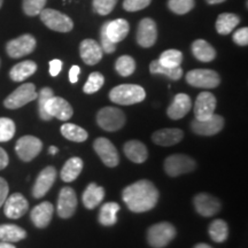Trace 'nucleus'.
<instances>
[{"label":"nucleus","instance_id":"f257e3e1","mask_svg":"<svg viewBox=\"0 0 248 248\" xmlns=\"http://www.w3.org/2000/svg\"><path fill=\"white\" fill-rule=\"evenodd\" d=\"M159 195L153 183L141 179L124 188L122 199L131 212L139 214L153 209L159 201Z\"/></svg>","mask_w":248,"mask_h":248},{"label":"nucleus","instance_id":"f03ea898","mask_svg":"<svg viewBox=\"0 0 248 248\" xmlns=\"http://www.w3.org/2000/svg\"><path fill=\"white\" fill-rule=\"evenodd\" d=\"M146 97V92L137 84H121L111 89L109 99L114 104L130 106V105L139 104Z\"/></svg>","mask_w":248,"mask_h":248},{"label":"nucleus","instance_id":"7ed1b4c3","mask_svg":"<svg viewBox=\"0 0 248 248\" xmlns=\"http://www.w3.org/2000/svg\"><path fill=\"white\" fill-rule=\"evenodd\" d=\"M176 228L171 223L161 222L152 225L147 231V241L153 248H163L176 237Z\"/></svg>","mask_w":248,"mask_h":248},{"label":"nucleus","instance_id":"20e7f679","mask_svg":"<svg viewBox=\"0 0 248 248\" xmlns=\"http://www.w3.org/2000/svg\"><path fill=\"white\" fill-rule=\"evenodd\" d=\"M97 123L105 131H119L125 124V114L119 108L104 107L97 114Z\"/></svg>","mask_w":248,"mask_h":248},{"label":"nucleus","instance_id":"39448f33","mask_svg":"<svg viewBox=\"0 0 248 248\" xmlns=\"http://www.w3.org/2000/svg\"><path fill=\"white\" fill-rule=\"evenodd\" d=\"M40 20L48 29L58 31V32H69L73 30L74 23L69 16L61 13L57 9L44 8L39 13Z\"/></svg>","mask_w":248,"mask_h":248},{"label":"nucleus","instance_id":"423d86ee","mask_svg":"<svg viewBox=\"0 0 248 248\" xmlns=\"http://www.w3.org/2000/svg\"><path fill=\"white\" fill-rule=\"evenodd\" d=\"M38 97L36 92V86L32 83H26L11 93L4 100V106L8 109H17L26 106L27 104L33 101Z\"/></svg>","mask_w":248,"mask_h":248},{"label":"nucleus","instance_id":"0eeeda50","mask_svg":"<svg viewBox=\"0 0 248 248\" xmlns=\"http://www.w3.org/2000/svg\"><path fill=\"white\" fill-rule=\"evenodd\" d=\"M197 168V162L185 154L170 155L164 161V170L170 177H178L183 173H188Z\"/></svg>","mask_w":248,"mask_h":248},{"label":"nucleus","instance_id":"6e6552de","mask_svg":"<svg viewBox=\"0 0 248 248\" xmlns=\"http://www.w3.org/2000/svg\"><path fill=\"white\" fill-rule=\"evenodd\" d=\"M186 82L193 88L215 89L221 83L216 71L210 69H194L186 74Z\"/></svg>","mask_w":248,"mask_h":248},{"label":"nucleus","instance_id":"1a4fd4ad","mask_svg":"<svg viewBox=\"0 0 248 248\" xmlns=\"http://www.w3.org/2000/svg\"><path fill=\"white\" fill-rule=\"evenodd\" d=\"M43 148V142L40 139L33 136H23L16 141L15 152L17 156L24 162L32 161L40 153Z\"/></svg>","mask_w":248,"mask_h":248},{"label":"nucleus","instance_id":"9d476101","mask_svg":"<svg viewBox=\"0 0 248 248\" xmlns=\"http://www.w3.org/2000/svg\"><path fill=\"white\" fill-rule=\"evenodd\" d=\"M36 39L31 35H22L9 40L6 45V52L11 58L18 59L32 53L36 48Z\"/></svg>","mask_w":248,"mask_h":248},{"label":"nucleus","instance_id":"9b49d317","mask_svg":"<svg viewBox=\"0 0 248 248\" xmlns=\"http://www.w3.org/2000/svg\"><path fill=\"white\" fill-rule=\"evenodd\" d=\"M93 148L99 155L102 162L109 168H114L120 163V155L117 153L116 147L109 139L100 137L93 142Z\"/></svg>","mask_w":248,"mask_h":248},{"label":"nucleus","instance_id":"f8f14e48","mask_svg":"<svg viewBox=\"0 0 248 248\" xmlns=\"http://www.w3.org/2000/svg\"><path fill=\"white\" fill-rule=\"evenodd\" d=\"M224 122L225 121L221 115L214 114L207 120L194 119L191 123V129L195 135L214 136L222 131Z\"/></svg>","mask_w":248,"mask_h":248},{"label":"nucleus","instance_id":"ddd939ff","mask_svg":"<svg viewBox=\"0 0 248 248\" xmlns=\"http://www.w3.org/2000/svg\"><path fill=\"white\" fill-rule=\"evenodd\" d=\"M77 208V197L75 191L69 186L61 188L58 198V215L61 218H69Z\"/></svg>","mask_w":248,"mask_h":248},{"label":"nucleus","instance_id":"4468645a","mask_svg":"<svg viewBox=\"0 0 248 248\" xmlns=\"http://www.w3.org/2000/svg\"><path fill=\"white\" fill-rule=\"evenodd\" d=\"M45 109L51 117H55L60 121H64V122L69 121L74 114L73 107L69 102L66 99L55 97V95L48 99L45 105Z\"/></svg>","mask_w":248,"mask_h":248},{"label":"nucleus","instance_id":"2eb2a0df","mask_svg":"<svg viewBox=\"0 0 248 248\" xmlns=\"http://www.w3.org/2000/svg\"><path fill=\"white\" fill-rule=\"evenodd\" d=\"M157 39L156 23L150 17H145L139 22L137 29V43L141 47L148 48L155 44Z\"/></svg>","mask_w":248,"mask_h":248},{"label":"nucleus","instance_id":"dca6fc26","mask_svg":"<svg viewBox=\"0 0 248 248\" xmlns=\"http://www.w3.org/2000/svg\"><path fill=\"white\" fill-rule=\"evenodd\" d=\"M55 178H57V169L54 167H46L39 172L38 177H37L35 185L32 187V195L36 199H40L47 192L51 190L53 186Z\"/></svg>","mask_w":248,"mask_h":248},{"label":"nucleus","instance_id":"f3484780","mask_svg":"<svg viewBox=\"0 0 248 248\" xmlns=\"http://www.w3.org/2000/svg\"><path fill=\"white\" fill-rule=\"evenodd\" d=\"M216 98L210 92H201L194 104V115L197 120H207L215 114Z\"/></svg>","mask_w":248,"mask_h":248},{"label":"nucleus","instance_id":"a211bd4d","mask_svg":"<svg viewBox=\"0 0 248 248\" xmlns=\"http://www.w3.org/2000/svg\"><path fill=\"white\" fill-rule=\"evenodd\" d=\"M29 209V202L21 193H14L7 197L4 202L5 215L11 219L22 217Z\"/></svg>","mask_w":248,"mask_h":248},{"label":"nucleus","instance_id":"6ab92c4d","mask_svg":"<svg viewBox=\"0 0 248 248\" xmlns=\"http://www.w3.org/2000/svg\"><path fill=\"white\" fill-rule=\"evenodd\" d=\"M194 208L199 215L210 217L217 214L221 209V202L218 199L208 193H199L194 197Z\"/></svg>","mask_w":248,"mask_h":248},{"label":"nucleus","instance_id":"aec40b11","mask_svg":"<svg viewBox=\"0 0 248 248\" xmlns=\"http://www.w3.org/2000/svg\"><path fill=\"white\" fill-rule=\"evenodd\" d=\"M79 53L84 63L89 64V66H94L98 62H100L104 51H102L101 46L94 39L89 38L84 39L80 43Z\"/></svg>","mask_w":248,"mask_h":248},{"label":"nucleus","instance_id":"412c9836","mask_svg":"<svg viewBox=\"0 0 248 248\" xmlns=\"http://www.w3.org/2000/svg\"><path fill=\"white\" fill-rule=\"evenodd\" d=\"M53 204L48 202V201H44V202L37 204L35 208L31 210L30 218L37 228L44 229L51 223L52 217H53Z\"/></svg>","mask_w":248,"mask_h":248},{"label":"nucleus","instance_id":"4be33fe9","mask_svg":"<svg viewBox=\"0 0 248 248\" xmlns=\"http://www.w3.org/2000/svg\"><path fill=\"white\" fill-rule=\"evenodd\" d=\"M192 108L191 98L185 93H178L173 98L172 104L167 109V115L171 120H181Z\"/></svg>","mask_w":248,"mask_h":248},{"label":"nucleus","instance_id":"5701e85b","mask_svg":"<svg viewBox=\"0 0 248 248\" xmlns=\"http://www.w3.org/2000/svg\"><path fill=\"white\" fill-rule=\"evenodd\" d=\"M183 137H184V132L181 129H161L152 135V140L160 146H172L182 141Z\"/></svg>","mask_w":248,"mask_h":248},{"label":"nucleus","instance_id":"b1692460","mask_svg":"<svg viewBox=\"0 0 248 248\" xmlns=\"http://www.w3.org/2000/svg\"><path fill=\"white\" fill-rule=\"evenodd\" d=\"M123 151L126 157L135 163H144L148 157L147 147L136 139L126 141L123 146Z\"/></svg>","mask_w":248,"mask_h":248},{"label":"nucleus","instance_id":"393cba45","mask_svg":"<svg viewBox=\"0 0 248 248\" xmlns=\"http://www.w3.org/2000/svg\"><path fill=\"white\" fill-rule=\"evenodd\" d=\"M130 31V26L128 21L124 20V18H117V20L114 21H107L106 26V32L108 38H109L111 42L117 43L122 42V40L128 36Z\"/></svg>","mask_w":248,"mask_h":248},{"label":"nucleus","instance_id":"a878e982","mask_svg":"<svg viewBox=\"0 0 248 248\" xmlns=\"http://www.w3.org/2000/svg\"><path fill=\"white\" fill-rule=\"evenodd\" d=\"M105 198V190L104 187L95 184V183H91L85 188L84 193L82 195L83 204L85 208L88 209H94L97 208L102 202Z\"/></svg>","mask_w":248,"mask_h":248},{"label":"nucleus","instance_id":"bb28decb","mask_svg":"<svg viewBox=\"0 0 248 248\" xmlns=\"http://www.w3.org/2000/svg\"><path fill=\"white\" fill-rule=\"evenodd\" d=\"M37 70V64L36 62L27 60L22 61L20 63L15 64L9 71V77L14 82H23L24 79L29 78L30 76H32Z\"/></svg>","mask_w":248,"mask_h":248},{"label":"nucleus","instance_id":"cd10ccee","mask_svg":"<svg viewBox=\"0 0 248 248\" xmlns=\"http://www.w3.org/2000/svg\"><path fill=\"white\" fill-rule=\"evenodd\" d=\"M83 161L80 157H71L64 163V166L62 167L61 172H60V177L63 182L66 183H70L74 182L75 179L78 177L79 173L82 172L83 170Z\"/></svg>","mask_w":248,"mask_h":248},{"label":"nucleus","instance_id":"c85d7f7f","mask_svg":"<svg viewBox=\"0 0 248 248\" xmlns=\"http://www.w3.org/2000/svg\"><path fill=\"white\" fill-rule=\"evenodd\" d=\"M192 53L194 58L201 62H210L216 58V51L208 42L198 39L192 44Z\"/></svg>","mask_w":248,"mask_h":248},{"label":"nucleus","instance_id":"c756f323","mask_svg":"<svg viewBox=\"0 0 248 248\" xmlns=\"http://www.w3.org/2000/svg\"><path fill=\"white\" fill-rule=\"evenodd\" d=\"M240 23V17L232 13H223L216 21V30L219 35H229Z\"/></svg>","mask_w":248,"mask_h":248},{"label":"nucleus","instance_id":"7c9ffc66","mask_svg":"<svg viewBox=\"0 0 248 248\" xmlns=\"http://www.w3.org/2000/svg\"><path fill=\"white\" fill-rule=\"evenodd\" d=\"M121 207L116 202H107L102 204L99 212V223L104 226L115 225L117 222V213L120 212Z\"/></svg>","mask_w":248,"mask_h":248},{"label":"nucleus","instance_id":"2f4dec72","mask_svg":"<svg viewBox=\"0 0 248 248\" xmlns=\"http://www.w3.org/2000/svg\"><path fill=\"white\" fill-rule=\"evenodd\" d=\"M27 237L26 230L14 224L0 225V240L6 243H17Z\"/></svg>","mask_w":248,"mask_h":248},{"label":"nucleus","instance_id":"473e14b6","mask_svg":"<svg viewBox=\"0 0 248 248\" xmlns=\"http://www.w3.org/2000/svg\"><path fill=\"white\" fill-rule=\"evenodd\" d=\"M60 130H61L62 136L70 141L83 142L85 141L89 137V133L86 130L73 123H64L63 125L61 126Z\"/></svg>","mask_w":248,"mask_h":248},{"label":"nucleus","instance_id":"72a5a7b5","mask_svg":"<svg viewBox=\"0 0 248 248\" xmlns=\"http://www.w3.org/2000/svg\"><path fill=\"white\" fill-rule=\"evenodd\" d=\"M208 232L213 241H215V243H224L228 239L229 235L228 224L223 219H215V221L210 223Z\"/></svg>","mask_w":248,"mask_h":248},{"label":"nucleus","instance_id":"f704fd0d","mask_svg":"<svg viewBox=\"0 0 248 248\" xmlns=\"http://www.w3.org/2000/svg\"><path fill=\"white\" fill-rule=\"evenodd\" d=\"M150 71L151 74H160V75L167 76L168 78L172 80L181 79V77L183 76V69L181 67H177V68L163 67L162 64H160V62L157 60H154L151 62Z\"/></svg>","mask_w":248,"mask_h":248},{"label":"nucleus","instance_id":"c9c22d12","mask_svg":"<svg viewBox=\"0 0 248 248\" xmlns=\"http://www.w3.org/2000/svg\"><path fill=\"white\" fill-rule=\"evenodd\" d=\"M160 64L167 68H177L181 67L183 61V53L178 49H167L160 55Z\"/></svg>","mask_w":248,"mask_h":248},{"label":"nucleus","instance_id":"e433bc0d","mask_svg":"<svg viewBox=\"0 0 248 248\" xmlns=\"http://www.w3.org/2000/svg\"><path fill=\"white\" fill-rule=\"evenodd\" d=\"M115 69L117 74L122 77L132 75L136 70V61L130 55H122L115 62Z\"/></svg>","mask_w":248,"mask_h":248},{"label":"nucleus","instance_id":"4c0bfd02","mask_svg":"<svg viewBox=\"0 0 248 248\" xmlns=\"http://www.w3.org/2000/svg\"><path fill=\"white\" fill-rule=\"evenodd\" d=\"M105 83V77L101 73H98V71H94V73L90 74L88 80H86L84 88H83V91H84L86 94H92V93H95L99 91L102 88Z\"/></svg>","mask_w":248,"mask_h":248},{"label":"nucleus","instance_id":"58836bf2","mask_svg":"<svg viewBox=\"0 0 248 248\" xmlns=\"http://www.w3.org/2000/svg\"><path fill=\"white\" fill-rule=\"evenodd\" d=\"M54 95L53 93V90L49 89V88H43L40 90L39 93H38V113H39V117L42 120L44 121H49L52 120V117L48 115L47 113H46V109H45V105L46 102L49 98H52Z\"/></svg>","mask_w":248,"mask_h":248},{"label":"nucleus","instance_id":"ea45409f","mask_svg":"<svg viewBox=\"0 0 248 248\" xmlns=\"http://www.w3.org/2000/svg\"><path fill=\"white\" fill-rule=\"evenodd\" d=\"M194 0H168V7L171 12L178 15H184L193 9Z\"/></svg>","mask_w":248,"mask_h":248},{"label":"nucleus","instance_id":"a19ab883","mask_svg":"<svg viewBox=\"0 0 248 248\" xmlns=\"http://www.w3.org/2000/svg\"><path fill=\"white\" fill-rule=\"evenodd\" d=\"M15 135V123L7 117H0V142L11 140Z\"/></svg>","mask_w":248,"mask_h":248},{"label":"nucleus","instance_id":"79ce46f5","mask_svg":"<svg viewBox=\"0 0 248 248\" xmlns=\"http://www.w3.org/2000/svg\"><path fill=\"white\" fill-rule=\"evenodd\" d=\"M47 0H23V12L28 16H36L45 8Z\"/></svg>","mask_w":248,"mask_h":248},{"label":"nucleus","instance_id":"37998d69","mask_svg":"<svg viewBox=\"0 0 248 248\" xmlns=\"http://www.w3.org/2000/svg\"><path fill=\"white\" fill-rule=\"evenodd\" d=\"M117 4V0H93V9L100 15H108L111 13Z\"/></svg>","mask_w":248,"mask_h":248},{"label":"nucleus","instance_id":"c03bdc74","mask_svg":"<svg viewBox=\"0 0 248 248\" xmlns=\"http://www.w3.org/2000/svg\"><path fill=\"white\" fill-rule=\"evenodd\" d=\"M106 26H107V22L102 24V27H101V30H100L101 45L100 46H101L102 51L106 52V53H108V54H110V53H114V52L116 51V44L108 38L107 32H106Z\"/></svg>","mask_w":248,"mask_h":248},{"label":"nucleus","instance_id":"a18cd8bd","mask_svg":"<svg viewBox=\"0 0 248 248\" xmlns=\"http://www.w3.org/2000/svg\"><path fill=\"white\" fill-rule=\"evenodd\" d=\"M152 0H124L123 8L126 12H138L150 6Z\"/></svg>","mask_w":248,"mask_h":248},{"label":"nucleus","instance_id":"49530a36","mask_svg":"<svg viewBox=\"0 0 248 248\" xmlns=\"http://www.w3.org/2000/svg\"><path fill=\"white\" fill-rule=\"evenodd\" d=\"M233 42L239 46H247L248 44V29L246 27L240 28L234 32L233 37H232Z\"/></svg>","mask_w":248,"mask_h":248},{"label":"nucleus","instance_id":"de8ad7c7","mask_svg":"<svg viewBox=\"0 0 248 248\" xmlns=\"http://www.w3.org/2000/svg\"><path fill=\"white\" fill-rule=\"evenodd\" d=\"M8 192H9V187H8L7 182H6L2 177H0V207L4 204L6 199H7Z\"/></svg>","mask_w":248,"mask_h":248},{"label":"nucleus","instance_id":"09e8293b","mask_svg":"<svg viewBox=\"0 0 248 248\" xmlns=\"http://www.w3.org/2000/svg\"><path fill=\"white\" fill-rule=\"evenodd\" d=\"M62 69V61L59 60V59H54L49 62V74L51 76H58L60 74V71Z\"/></svg>","mask_w":248,"mask_h":248},{"label":"nucleus","instance_id":"8fccbe9b","mask_svg":"<svg viewBox=\"0 0 248 248\" xmlns=\"http://www.w3.org/2000/svg\"><path fill=\"white\" fill-rule=\"evenodd\" d=\"M79 73H80V68L78 66H73V67L70 68V70H69V80H70V83H73V84H75V83H77V80H78Z\"/></svg>","mask_w":248,"mask_h":248},{"label":"nucleus","instance_id":"3c124183","mask_svg":"<svg viewBox=\"0 0 248 248\" xmlns=\"http://www.w3.org/2000/svg\"><path fill=\"white\" fill-rule=\"evenodd\" d=\"M8 162H9L8 154L6 153V151L4 150V148L0 147V170L5 169L6 167L8 166Z\"/></svg>","mask_w":248,"mask_h":248},{"label":"nucleus","instance_id":"603ef678","mask_svg":"<svg viewBox=\"0 0 248 248\" xmlns=\"http://www.w3.org/2000/svg\"><path fill=\"white\" fill-rule=\"evenodd\" d=\"M0 248H16L12 243H6V241H0Z\"/></svg>","mask_w":248,"mask_h":248},{"label":"nucleus","instance_id":"864d4df0","mask_svg":"<svg viewBox=\"0 0 248 248\" xmlns=\"http://www.w3.org/2000/svg\"><path fill=\"white\" fill-rule=\"evenodd\" d=\"M206 1L210 5H216V4H221V2H224L225 0H206Z\"/></svg>","mask_w":248,"mask_h":248},{"label":"nucleus","instance_id":"5fc2aeb1","mask_svg":"<svg viewBox=\"0 0 248 248\" xmlns=\"http://www.w3.org/2000/svg\"><path fill=\"white\" fill-rule=\"evenodd\" d=\"M193 248H213V247H212V246H209L208 244H203V243H201V244L195 245V246H194Z\"/></svg>","mask_w":248,"mask_h":248},{"label":"nucleus","instance_id":"6e6d98bb","mask_svg":"<svg viewBox=\"0 0 248 248\" xmlns=\"http://www.w3.org/2000/svg\"><path fill=\"white\" fill-rule=\"evenodd\" d=\"M48 152H49V154H52V155H55V154L58 153V148L55 147V146H51V147H49Z\"/></svg>","mask_w":248,"mask_h":248},{"label":"nucleus","instance_id":"4d7b16f0","mask_svg":"<svg viewBox=\"0 0 248 248\" xmlns=\"http://www.w3.org/2000/svg\"><path fill=\"white\" fill-rule=\"evenodd\" d=\"M2 2H4V0H0V8H1V6H2Z\"/></svg>","mask_w":248,"mask_h":248}]
</instances>
